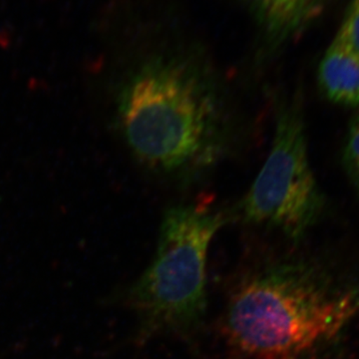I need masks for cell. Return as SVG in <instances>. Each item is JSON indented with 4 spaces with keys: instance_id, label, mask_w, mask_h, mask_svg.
I'll return each instance as SVG.
<instances>
[{
    "instance_id": "cell-1",
    "label": "cell",
    "mask_w": 359,
    "mask_h": 359,
    "mask_svg": "<svg viewBox=\"0 0 359 359\" xmlns=\"http://www.w3.org/2000/svg\"><path fill=\"white\" fill-rule=\"evenodd\" d=\"M116 118L129 150L160 176L190 181L230 148L226 95L205 59L190 51L149 55L116 93Z\"/></svg>"
},
{
    "instance_id": "cell-2",
    "label": "cell",
    "mask_w": 359,
    "mask_h": 359,
    "mask_svg": "<svg viewBox=\"0 0 359 359\" xmlns=\"http://www.w3.org/2000/svg\"><path fill=\"white\" fill-rule=\"evenodd\" d=\"M358 304L351 292H334L313 266L276 262L236 285L224 311V339L245 359H309Z\"/></svg>"
},
{
    "instance_id": "cell-3",
    "label": "cell",
    "mask_w": 359,
    "mask_h": 359,
    "mask_svg": "<svg viewBox=\"0 0 359 359\" xmlns=\"http://www.w3.org/2000/svg\"><path fill=\"white\" fill-rule=\"evenodd\" d=\"M226 216L200 204L174 205L163 215L152 262L130 287L142 339L186 337L207 311L208 252Z\"/></svg>"
},
{
    "instance_id": "cell-4",
    "label": "cell",
    "mask_w": 359,
    "mask_h": 359,
    "mask_svg": "<svg viewBox=\"0 0 359 359\" xmlns=\"http://www.w3.org/2000/svg\"><path fill=\"white\" fill-rule=\"evenodd\" d=\"M325 199L309 158L308 140L297 99L276 105L275 133L268 158L238 214L248 224L280 231L299 241L320 219Z\"/></svg>"
},
{
    "instance_id": "cell-5",
    "label": "cell",
    "mask_w": 359,
    "mask_h": 359,
    "mask_svg": "<svg viewBox=\"0 0 359 359\" xmlns=\"http://www.w3.org/2000/svg\"><path fill=\"white\" fill-rule=\"evenodd\" d=\"M256 20L264 48H282L320 18L327 0H243Z\"/></svg>"
},
{
    "instance_id": "cell-6",
    "label": "cell",
    "mask_w": 359,
    "mask_h": 359,
    "mask_svg": "<svg viewBox=\"0 0 359 359\" xmlns=\"http://www.w3.org/2000/svg\"><path fill=\"white\" fill-rule=\"evenodd\" d=\"M318 84L332 103L359 108V51L339 32L321 58Z\"/></svg>"
},
{
    "instance_id": "cell-7",
    "label": "cell",
    "mask_w": 359,
    "mask_h": 359,
    "mask_svg": "<svg viewBox=\"0 0 359 359\" xmlns=\"http://www.w3.org/2000/svg\"><path fill=\"white\" fill-rule=\"evenodd\" d=\"M342 160L347 176L359 194V113L349 125Z\"/></svg>"
},
{
    "instance_id": "cell-8",
    "label": "cell",
    "mask_w": 359,
    "mask_h": 359,
    "mask_svg": "<svg viewBox=\"0 0 359 359\" xmlns=\"http://www.w3.org/2000/svg\"><path fill=\"white\" fill-rule=\"evenodd\" d=\"M339 32L359 51V0L349 2Z\"/></svg>"
}]
</instances>
